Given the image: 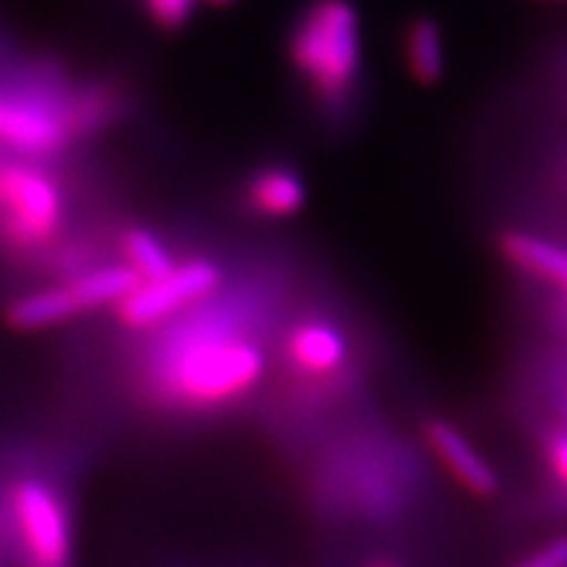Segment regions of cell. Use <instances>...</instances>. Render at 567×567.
<instances>
[{
  "label": "cell",
  "instance_id": "obj_1",
  "mask_svg": "<svg viewBox=\"0 0 567 567\" xmlns=\"http://www.w3.org/2000/svg\"><path fill=\"white\" fill-rule=\"evenodd\" d=\"M266 373V354L250 337L200 329L179 337L153 365V394L163 405L210 413L245 400Z\"/></svg>",
  "mask_w": 567,
  "mask_h": 567
},
{
  "label": "cell",
  "instance_id": "obj_5",
  "mask_svg": "<svg viewBox=\"0 0 567 567\" xmlns=\"http://www.w3.org/2000/svg\"><path fill=\"white\" fill-rule=\"evenodd\" d=\"M221 284V268L208 258L184 260L174 268L172 274L161 276V279L142 281L134 292L116 308L118 321L126 329L145 331L153 329L172 318L182 310L193 308L210 292H216Z\"/></svg>",
  "mask_w": 567,
  "mask_h": 567
},
{
  "label": "cell",
  "instance_id": "obj_8",
  "mask_svg": "<svg viewBox=\"0 0 567 567\" xmlns=\"http://www.w3.org/2000/svg\"><path fill=\"white\" fill-rule=\"evenodd\" d=\"M425 442L434 455L442 460L446 471L457 478L460 486L476 496H492L496 492V473L484 457L473 450V444L446 421H431L425 425Z\"/></svg>",
  "mask_w": 567,
  "mask_h": 567
},
{
  "label": "cell",
  "instance_id": "obj_13",
  "mask_svg": "<svg viewBox=\"0 0 567 567\" xmlns=\"http://www.w3.org/2000/svg\"><path fill=\"white\" fill-rule=\"evenodd\" d=\"M405 61L417 84H436L444 76V34L434 19H415L405 34Z\"/></svg>",
  "mask_w": 567,
  "mask_h": 567
},
{
  "label": "cell",
  "instance_id": "obj_16",
  "mask_svg": "<svg viewBox=\"0 0 567 567\" xmlns=\"http://www.w3.org/2000/svg\"><path fill=\"white\" fill-rule=\"evenodd\" d=\"M515 567H567V536H559L534 555L520 559Z\"/></svg>",
  "mask_w": 567,
  "mask_h": 567
},
{
  "label": "cell",
  "instance_id": "obj_17",
  "mask_svg": "<svg viewBox=\"0 0 567 567\" xmlns=\"http://www.w3.org/2000/svg\"><path fill=\"white\" fill-rule=\"evenodd\" d=\"M549 465L555 471V476L559 478V484L567 486V431H559V434H551L549 444Z\"/></svg>",
  "mask_w": 567,
  "mask_h": 567
},
{
  "label": "cell",
  "instance_id": "obj_7",
  "mask_svg": "<svg viewBox=\"0 0 567 567\" xmlns=\"http://www.w3.org/2000/svg\"><path fill=\"white\" fill-rule=\"evenodd\" d=\"M287 363L308 379H329L350 358V344L342 331L329 321H300L284 342Z\"/></svg>",
  "mask_w": 567,
  "mask_h": 567
},
{
  "label": "cell",
  "instance_id": "obj_19",
  "mask_svg": "<svg viewBox=\"0 0 567 567\" xmlns=\"http://www.w3.org/2000/svg\"><path fill=\"white\" fill-rule=\"evenodd\" d=\"M371 567H396L392 559H375V563Z\"/></svg>",
  "mask_w": 567,
  "mask_h": 567
},
{
  "label": "cell",
  "instance_id": "obj_4",
  "mask_svg": "<svg viewBox=\"0 0 567 567\" xmlns=\"http://www.w3.org/2000/svg\"><path fill=\"white\" fill-rule=\"evenodd\" d=\"M66 197L34 158L0 151V239L13 250L34 252L63 229Z\"/></svg>",
  "mask_w": 567,
  "mask_h": 567
},
{
  "label": "cell",
  "instance_id": "obj_9",
  "mask_svg": "<svg viewBox=\"0 0 567 567\" xmlns=\"http://www.w3.org/2000/svg\"><path fill=\"white\" fill-rule=\"evenodd\" d=\"M308 187L289 166H266L247 184V205L264 218H292L302 210Z\"/></svg>",
  "mask_w": 567,
  "mask_h": 567
},
{
  "label": "cell",
  "instance_id": "obj_11",
  "mask_svg": "<svg viewBox=\"0 0 567 567\" xmlns=\"http://www.w3.org/2000/svg\"><path fill=\"white\" fill-rule=\"evenodd\" d=\"M502 252L509 264L555 284L559 292L567 295V250L549 239L534 237L526 231H509L502 237Z\"/></svg>",
  "mask_w": 567,
  "mask_h": 567
},
{
  "label": "cell",
  "instance_id": "obj_15",
  "mask_svg": "<svg viewBox=\"0 0 567 567\" xmlns=\"http://www.w3.org/2000/svg\"><path fill=\"white\" fill-rule=\"evenodd\" d=\"M147 17L163 30H179L193 19L197 0H142Z\"/></svg>",
  "mask_w": 567,
  "mask_h": 567
},
{
  "label": "cell",
  "instance_id": "obj_18",
  "mask_svg": "<svg viewBox=\"0 0 567 567\" xmlns=\"http://www.w3.org/2000/svg\"><path fill=\"white\" fill-rule=\"evenodd\" d=\"M0 567H13L11 565V555H9V544H6L3 528H0Z\"/></svg>",
  "mask_w": 567,
  "mask_h": 567
},
{
  "label": "cell",
  "instance_id": "obj_2",
  "mask_svg": "<svg viewBox=\"0 0 567 567\" xmlns=\"http://www.w3.org/2000/svg\"><path fill=\"white\" fill-rule=\"evenodd\" d=\"M0 528L13 567H76L74 513L51 478L27 473L6 484Z\"/></svg>",
  "mask_w": 567,
  "mask_h": 567
},
{
  "label": "cell",
  "instance_id": "obj_3",
  "mask_svg": "<svg viewBox=\"0 0 567 567\" xmlns=\"http://www.w3.org/2000/svg\"><path fill=\"white\" fill-rule=\"evenodd\" d=\"M289 61L323 101H342L363 66L360 13L352 0H313L289 38Z\"/></svg>",
  "mask_w": 567,
  "mask_h": 567
},
{
  "label": "cell",
  "instance_id": "obj_20",
  "mask_svg": "<svg viewBox=\"0 0 567 567\" xmlns=\"http://www.w3.org/2000/svg\"><path fill=\"white\" fill-rule=\"evenodd\" d=\"M210 3H229V0H210Z\"/></svg>",
  "mask_w": 567,
  "mask_h": 567
},
{
  "label": "cell",
  "instance_id": "obj_14",
  "mask_svg": "<svg viewBox=\"0 0 567 567\" xmlns=\"http://www.w3.org/2000/svg\"><path fill=\"white\" fill-rule=\"evenodd\" d=\"M122 264L130 266L142 281L161 279V276L172 274L179 266L172 250L147 229H126L122 237Z\"/></svg>",
  "mask_w": 567,
  "mask_h": 567
},
{
  "label": "cell",
  "instance_id": "obj_21",
  "mask_svg": "<svg viewBox=\"0 0 567 567\" xmlns=\"http://www.w3.org/2000/svg\"><path fill=\"white\" fill-rule=\"evenodd\" d=\"M559 3H567V0H559Z\"/></svg>",
  "mask_w": 567,
  "mask_h": 567
},
{
  "label": "cell",
  "instance_id": "obj_12",
  "mask_svg": "<svg viewBox=\"0 0 567 567\" xmlns=\"http://www.w3.org/2000/svg\"><path fill=\"white\" fill-rule=\"evenodd\" d=\"M74 316H80V308H76L66 284H55V287L21 295L6 310V321L17 331L51 329V326L71 321Z\"/></svg>",
  "mask_w": 567,
  "mask_h": 567
},
{
  "label": "cell",
  "instance_id": "obj_6",
  "mask_svg": "<svg viewBox=\"0 0 567 567\" xmlns=\"http://www.w3.org/2000/svg\"><path fill=\"white\" fill-rule=\"evenodd\" d=\"M74 132V116L55 109L40 92L0 90V151L38 161L61 151Z\"/></svg>",
  "mask_w": 567,
  "mask_h": 567
},
{
  "label": "cell",
  "instance_id": "obj_10",
  "mask_svg": "<svg viewBox=\"0 0 567 567\" xmlns=\"http://www.w3.org/2000/svg\"><path fill=\"white\" fill-rule=\"evenodd\" d=\"M140 284L142 279L130 266L111 264L76 274L74 279L66 281V287L80 313H90V310H101L105 305L118 308Z\"/></svg>",
  "mask_w": 567,
  "mask_h": 567
}]
</instances>
